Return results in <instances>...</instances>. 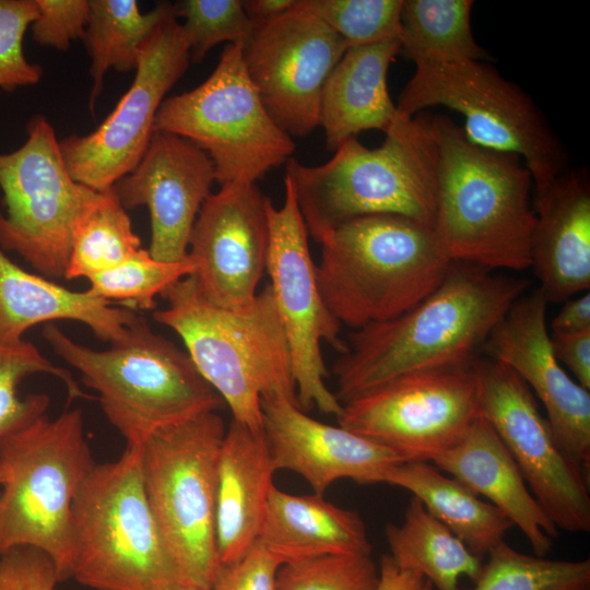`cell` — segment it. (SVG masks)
Masks as SVG:
<instances>
[{
  "mask_svg": "<svg viewBox=\"0 0 590 590\" xmlns=\"http://www.w3.org/2000/svg\"><path fill=\"white\" fill-rule=\"evenodd\" d=\"M529 282L452 261L427 297L389 320L354 330L333 364L341 403L398 376L472 365Z\"/></svg>",
  "mask_w": 590,
  "mask_h": 590,
  "instance_id": "obj_1",
  "label": "cell"
},
{
  "mask_svg": "<svg viewBox=\"0 0 590 590\" xmlns=\"http://www.w3.org/2000/svg\"><path fill=\"white\" fill-rule=\"evenodd\" d=\"M430 120L437 150L434 232L446 255L492 271L531 268L536 212L526 164L471 142L448 117Z\"/></svg>",
  "mask_w": 590,
  "mask_h": 590,
  "instance_id": "obj_2",
  "label": "cell"
},
{
  "mask_svg": "<svg viewBox=\"0 0 590 590\" xmlns=\"http://www.w3.org/2000/svg\"><path fill=\"white\" fill-rule=\"evenodd\" d=\"M385 134L376 149L351 138L321 165L292 157L285 163L317 243L341 224L373 214H398L434 228L437 150L430 114L402 116Z\"/></svg>",
  "mask_w": 590,
  "mask_h": 590,
  "instance_id": "obj_3",
  "label": "cell"
},
{
  "mask_svg": "<svg viewBox=\"0 0 590 590\" xmlns=\"http://www.w3.org/2000/svg\"><path fill=\"white\" fill-rule=\"evenodd\" d=\"M161 296L167 306L154 310V320L182 340L196 368L228 405L234 421L262 430V397H283L297 404L288 344L270 284L243 309L210 303L192 274Z\"/></svg>",
  "mask_w": 590,
  "mask_h": 590,
  "instance_id": "obj_4",
  "label": "cell"
},
{
  "mask_svg": "<svg viewBox=\"0 0 590 590\" xmlns=\"http://www.w3.org/2000/svg\"><path fill=\"white\" fill-rule=\"evenodd\" d=\"M320 245L321 297L353 331L415 306L439 286L452 262L433 227L398 214L350 220Z\"/></svg>",
  "mask_w": 590,
  "mask_h": 590,
  "instance_id": "obj_5",
  "label": "cell"
},
{
  "mask_svg": "<svg viewBox=\"0 0 590 590\" xmlns=\"http://www.w3.org/2000/svg\"><path fill=\"white\" fill-rule=\"evenodd\" d=\"M43 335L98 393L126 447H139L153 433L224 404L188 353L152 331L144 317L138 316L121 339L102 351L74 342L54 323L45 326Z\"/></svg>",
  "mask_w": 590,
  "mask_h": 590,
  "instance_id": "obj_6",
  "label": "cell"
},
{
  "mask_svg": "<svg viewBox=\"0 0 590 590\" xmlns=\"http://www.w3.org/2000/svg\"><path fill=\"white\" fill-rule=\"evenodd\" d=\"M80 409L42 415L0 439V556L30 546L71 578L72 505L95 465Z\"/></svg>",
  "mask_w": 590,
  "mask_h": 590,
  "instance_id": "obj_7",
  "label": "cell"
},
{
  "mask_svg": "<svg viewBox=\"0 0 590 590\" xmlns=\"http://www.w3.org/2000/svg\"><path fill=\"white\" fill-rule=\"evenodd\" d=\"M71 578L94 590H170L180 580L144 489L141 451L95 464L72 505Z\"/></svg>",
  "mask_w": 590,
  "mask_h": 590,
  "instance_id": "obj_8",
  "label": "cell"
},
{
  "mask_svg": "<svg viewBox=\"0 0 590 590\" xmlns=\"http://www.w3.org/2000/svg\"><path fill=\"white\" fill-rule=\"evenodd\" d=\"M226 428L206 412L150 435L140 446L144 489L181 581L211 589L217 459Z\"/></svg>",
  "mask_w": 590,
  "mask_h": 590,
  "instance_id": "obj_9",
  "label": "cell"
},
{
  "mask_svg": "<svg viewBox=\"0 0 590 590\" xmlns=\"http://www.w3.org/2000/svg\"><path fill=\"white\" fill-rule=\"evenodd\" d=\"M437 105L463 116L471 142L519 156L532 175L534 198L567 170V152L543 111L489 63H416L397 108L412 117Z\"/></svg>",
  "mask_w": 590,
  "mask_h": 590,
  "instance_id": "obj_10",
  "label": "cell"
},
{
  "mask_svg": "<svg viewBox=\"0 0 590 590\" xmlns=\"http://www.w3.org/2000/svg\"><path fill=\"white\" fill-rule=\"evenodd\" d=\"M243 43L227 44L210 76L165 98L154 130L182 137L211 158L215 181L249 182L285 164L295 143L268 114L243 59Z\"/></svg>",
  "mask_w": 590,
  "mask_h": 590,
  "instance_id": "obj_11",
  "label": "cell"
},
{
  "mask_svg": "<svg viewBox=\"0 0 590 590\" xmlns=\"http://www.w3.org/2000/svg\"><path fill=\"white\" fill-rule=\"evenodd\" d=\"M26 132L19 149L0 153V248L40 275L61 279L74 225L97 191L73 179L45 117L31 118Z\"/></svg>",
  "mask_w": 590,
  "mask_h": 590,
  "instance_id": "obj_12",
  "label": "cell"
},
{
  "mask_svg": "<svg viewBox=\"0 0 590 590\" xmlns=\"http://www.w3.org/2000/svg\"><path fill=\"white\" fill-rule=\"evenodd\" d=\"M480 417L474 363L409 373L342 403L338 424L404 461H428L455 446Z\"/></svg>",
  "mask_w": 590,
  "mask_h": 590,
  "instance_id": "obj_13",
  "label": "cell"
},
{
  "mask_svg": "<svg viewBox=\"0 0 590 590\" xmlns=\"http://www.w3.org/2000/svg\"><path fill=\"white\" fill-rule=\"evenodd\" d=\"M284 186L283 204L276 208L271 199L268 203L270 286L288 344L298 406L304 412L316 406L338 417L342 403L326 385L329 371L321 343L342 354L346 341L340 337L341 323L321 297L308 232L286 176Z\"/></svg>",
  "mask_w": 590,
  "mask_h": 590,
  "instance_id": "obj_14",
  "label": "cell"
},
{
  "mask_svg": "<svg viewBox=\"0 0 590 590\" xmlns=\"http://www.w3.org/2000/svg\"><path fill=\"white\" fill-rule=\"evenodd\" d=\"M190 62V47L172 4L144 43L134 79L114 110L91 133L59 141L75 181L103 191L137 166L153 137L166 93Z\"/></svg>",
  "mask_w": 590,
  "mask_h": 590,
  "instance_id": "obj_15",
  "label": "cell"
},
{
  "mask_svg": "<svg viewBox=\"0 0 590 590\" xmlns=\"http://www.w3.org/2000/svg\"><path fill=\"white\" fill-rule=\"evenodd\" d=\"M480 416L500 437L531 494L558 530L590 531L585 470L556 444L535 397L522 379L492 358L474 362Z\"/></svg>",
  "mask_w": 590,
  "mask_h": 590,
  "instance_id": "obj_16",
  "label": "cell"
},
{
  "mask_svg": "<svg viewBox=\"0 0 590 590\" xmlns=\"http://www.w3.org/2000/svg\"><path fill=\"white\" fill-rule=\"evenodd\" d=\"M346 42L298 5L255 30L243 45L248 76L268 114L290 137L319 127L321 94Z\"/></svg>",
  "mask_w": 590,
  "mask_h": 590,
  "instance_id": "obj_17",
  "label": "cell"
},
{
  "mask_svg": "<svg viewBox=\"0 0 590 590\" xmlns=\"http://www.w3.org/2000/svg\"><path fill=\"white\" fill-rule=\"evenodd\" d=\"M269 200L256 184L229 182L202 204L188 257L197 285L210 303L243 309L255 299L267 271Z\"/></svg>",
  "mask_w": 590,
  "mask_h": 590,
  "instance_id": "obj_18",
  "label": "cell"
},
{
  "mask_svg": "<svg viewBox=\"0 0 590 590\" xmlns=\"http://www.w3.org/2000/svg\"><path fill=\"white\" fill-rule=\"evenodd\" d=\"M547 304L539 286L521 295L492 330L483 352L509 367L542 401L557 446L588 471L590 391L568 376L553 353Z\"/></svg>",
  "mask_w": 590,
  "mask_h": 590,
  "instance_id": "obj_19",
  "label": "cell"
},
{
  "mask_svg": "<svg viewBox=\"0 0 590 590\" xmlns=\"http://www.w3.org/2000/svg\"><path fill=\"white\" fill-rule=\"evenodd\" d=\"M214 181L213 163L202 149L174 133L154 131L137 166L113 190L126 210L148 208L151 256L178 262L188 256L193 224Z\"/></svg>",
  "mask_w": 590,
  "mask_h": 590,
  "instance_id": "obj_20",
  "label": "cell"
},
{
  "mask_svg": "<svg viewBox=\"0 0 590 590\" xmlns=\"http://www.w3.org/2000/svg\"><path fill=\"white\" fill-rule=\"evenodd\" d=\"M260 408L275 471L286 469L302 475L317 495L322 496L341 479L381 483L390 467L405 462L376 441L308 416L286 398L262 397Z\"/></svg>",
  "mask_w": 590,
  "mask_h": 590,
  "instance_id": "obj_21",
  "label": "cell"
},
{
  "mask_svg": "<svg viewBox=\"0 0 590 590\" xmlns=\"http://www.w3.org/2000/svg\"><path fill=\"white\" fill-rule=\"evenodd\" d=\"M536 224L531 268L548 303L590 288V181L585 169L565 170L533 198Z\"/></svg>",
  "mask_w": 590,
  "mask_h": 590,
  "instance_id": "obj_22",
  "label": "cell"
},
{
  "mask_svg": "<svg viewBox=\"0 0 590 590\" xmlns=\"http://www.w3.org/2000/svg\"><path fill=\"white\" fill-rule=\"evenodd\" d=\"M430 462L489 499L529 541L534 555L545 556L559 530L531 494L518 465L492 425L479 417L464 436Z\"/></svg>",
  "mask_w": 590,
  "mask_h": 590,
  "instance_id": "obj_23",
  "label": "cell"
},
{
  "mask_svg": "<svg viewBox=\"0 0 590 590\" xmlns=\"http://www.w3.org/2000/svg\"><path fill=\"white\" fill-rule=\"evenodd\" d=\"M274 472L262 430L233 420L216 470L215 541L221 565L239 559L258 540Z\"/></svg>",
  "mask_w": 590,
  "mask_h": 590,
  "instance_id": "obj_24",
  "label": "cell"
},
{
  "mask_svg": "<svg viewBox=\"0 0 590 590\" xmlns=\"http://www.w3.org/2000/svg\"><path fill=\"white\" fill-rule=\"evenodd\" d=\"M400 40L349 47L327 79L320 101L319 127L327 150L365 130L389 129L404 115L392 102L387 75L400 54Z\"/></svg>",
  "mask_w": 590,
  "mask_h": 590,
  "instance_id": "obj_25",
  "label": "cell"
},
{
  "mask_svg": "<svg viewBox=\"0 0 590 590\" xmlns=\"http://www.w3.org/2000/svg\"><path fill=\"white\" fill-rule=\"evenodd\" d=\"M134 310L114 307L88 290L75 292L30 273L0 248V340H22L31 327L54 320L86 324L105 342L121 339L138 318Z\"/></svg>",
  "mask_w": 590,
  "mask_h": 590,
  "instance_id": "obj_26",
  "label": "cell"
},
{
  "mask_svg": "<svg viewBox=\"0 0 590 590\" xmlns=\"http://www.w3.org/2000/svg\"><path fill=\"white\" fill-rule=\"evenodd\" d=\"M258 541L281 564L330 555H369L366 527L355 510L321 495H293L273 486Z\"/></svg>",
  "mask_w": 590,
  "mask_h": 590,
  "instance_id": "obj_27",
  "label": "cell"
},
{
  "mask_svg": "<svg viewBox=\"0 0 590 590\" xmlns=\"http://www.w3.org/2000/svg\"><path fill=\"white\" fill-rule=\"evenodd\" d=\"M381 483L412 493L425 509L447 527L474 555L482 558L504 541L514 524L494 505L484 502L455 477L428 461L390 467Z\"/></svg>",
  "mask_w": 590,
  "mask_h": 590,
  "instance_id": "obj_28",
  "label": "cell"
},
{
  "mask_svg": "<svg viewBox=\"0 0 590 590\" xmlns=\"http://www.w3.org/2000/svg\"><path fill=\"white\" fill-rule=\"evenodd\" d=\"M385 533L394 563L422 575L438 590H458L462 576L474 583L482 571V558L415 497L410 499L403 522L388 523Z\"/></svg>",
  "mask_w": 590,
  "mask_h": 590,
  "instance_id": "obj_29",
  "label": "cell"
},
{
  "mask_svg": "<svg viewBox=\"0 0 590 590\" xmlns=\"http://www.w3.org/2000/svg\"><path fill=\"white\" fill-rule=\"evenodd\" d=\"M172 3L161 2L143 13L135 0H90V16L83 42L91 59L93 79L88 106L102 93L109 69L135 70L144 43L152 35Z\"/></svg>",
  "mask_w": 590,
  "mask_h": 590,
  "instance_id": "obj_30",
  "label": "cell"
},
{
  "mask_svg": "<svg viewBox=\"0 0 590 590\" xmlns=\"http://www.w3.org/2000/svg\"><path fill=\"white\" fill-rule=\"evenodd\" d=\"M472 0H403L400 54L423 62L485 61L471 30Z\"/></svg>",
  "mask_w": 590,
  "mask_h": 590,
  "instance_id": "obj_31",
  "label": "cell"
},
{
  "mask_svg": "<svg viewBox=\"0 0 590 590\" xmlns=\"http://www.w3.org/2000/svg\"><path fill=\"white\" fill-rule=\"evenodd\" d=\"M141 248V239L113 187L97 191L74 225L64 279H88Z\"/></svg>",
  "mask_w": 590,
  "mask_h": 590,
  "instance_id": "obj_32",
  "label": "cell"
},
{
  "mask_svg": "<svg viewBox=\"0 0 590 590\" xmlns=\"http://www.w3.org/2000/svg\"><path fill=\"white\" fill-rule=\"evenodd\" d=\"M34 374H49L67 387L70 399L91 398L85 394L70 371L54 365L30 341L0 340V439L45 415L50 399L45 393L17 394L22 380Z\"/></svg>",
  "mask_w": 590,
  "mask_h": 590,
  "instance_id": "obj_33",
  "label": "cell"
},
{
  "mask_svg": "<svg viewBox=\"0 0 590 590\" xmlns=\"http://www.w3.org/2000/svg\"><path fill=\"white\" fill-rule=\"evenodd\" d=\"M473 590H589L590 559L523 554L505 541L488 554Z\"/></svg>",
  "mask_w": 590,
  "mask_h": 590,
  "instance_id": "obj_34",
  "label": "cell"
},
{
  "mask_svg": "<svg viewBox=\"0 0 590 590\" xmlns=\"http://www.w3.org/2000/svg\"><path fill=\"white\" fill-rule=\"evenodd\" d=\"M193 273L194 264L188 256L178 262H165L141 248L118 266L88 278L87 290L111 304L118 302L134 311L153 310L157 295Z\"/></svg>",
  "mask_w": 590,
  "mask_h": 590,
  "instance_id": "obj_35",
  "label": "cell"
},
{
  "mask_svg": "<svg viewBox=\"0 0 590 590\" xmlns=\"http://www.w3.org/2000/svg\"><path fill=\"white\" fill-rule=\"evenodd\" d=\"M349 47L400 40L403 0H297Z\"/></svg>",
  "mask_w": 590,
  "mask_h": 590,
  "instance_id": "obj_36",
  "label": "cell"
},
{
  "mask_svg": "<svg viewBox=\"0 0 590 590\" xmlns=\"http://www.w3.org/2000/svg\"><path fill=\"white\" fill-rule=\"evenodd\" d=\"M190 47L192 62L221 43L245 44L256 25L246 14L241 0H182L173 4Z\"/></svg>",
  "mask_w": 590,
  "mask_h": 590,
  "instance_id": "obj_37",
  "label": "cell"
},
{
  "mask_svg": "<svg viewBox=\"0 0 590 590\" xmlns=\"http://www.w3.org/2000/svg\"><path fill=\"white\" fill-rule=\"evenodd\" d=\"M371 555H330L281 565L276 590H378Z\"/></svg>",
  "mask_w": 590,
  "mask_h": 590,
  "instance_id": "obj_38",
  "label": "cell"
},
{
  "mask_svg": "<svg viewBox=\"0 0 590 590\" xmlns=\"http://www.w3.org/2000/svg\"><path fill=\"white\" fill-rule=\"evenodd\" d=\"M37 16L35 0H0V88L34 85L43 69L24 54V35Z\"/></svg>",
  "mask_w": 590,
  "mask_h": 590,
  "instance_id": "obj_39",
  "label": "cell"
},
{
  "mask_svg": "<svg viewBox=\"0 0 590 590\" xmlns=\"http://www.w3.org/2000/svg\"><path fill=\"white\" fill-rule=\"evenodd\" d=\"M37 16L31 25L33 39L42 46L67 50L82 39L90 16V0H35Z\"/></svg>",
  "mask_w": 590,
  "mask_h": 590,
  "instance_id": "obj_40",
  "label": "cell"
},
{
  "mask_svg": "<svg viewBox=\"0 0 590 590\" xmlns=\"http://www.w3.org/2000/svg\"><path fill=\"white\" fill-rule=\"evenodd\" d=\"M281 565L257 540L236 562L220 564L210 590H276Z\"/></svg>",
  "mask_w": 590,
  "mask_h": 590,
  "instance_id": "obj_41",
  "label": "cell"
},
{
  "mask_svg": "<svg viewBox=\"0 0 590 590\" xmlns=\"http://www.w3.org/2000/svg\"><path fill=\"white\" fill-rule=\"evenodd\" d=\"M52 559L43 551L21 546L0 556V590H58Z\"/></svg>",
  "mask_w": 590,
  "mask_h": 590,
  "instance_id": "obj_42",
  "label": "cell"
},
{
  "mask_svg": "<svg viewBox=\"0 0 590 590\" xmlns=\"http://www.w3.org/2000/svg\"><path fill=\"white\" fill-rule=\"evenodd\" d=\"M552 350L559 363L574 375L577 384L590 391V330L550 332Z\"/></svg>",
  "mask_w": 590,
  "mask_h": 590,
  "instance_id": "obj_43",
  "label": "cell"
},
{
  "mask_svg": "<svg viewBox=\"0 0 590 590\" xmlns=\"http://www.w3.org/2000/svg\"><path fill=\"white\" fill-rule=\"evenodd\" d=\"M550 332L571 333L590 330V293L565 300L551 322Z\"/></svg>",
  "mask_w": 590,
  "mask_h": 590,
  "instance_id": "obj_44",
  "label": "cell"
},
{
  "mask_svg": "<svg viewBox=\"0 0 590 590\" xmlns=\"http://www.w3.org/2000/svg\"><path fill=\"white\" fill-rule=\"evenodd\" d=\"M378 590H434V587L422 575L400 568L388 554L380 560Z\"/></svg>",
  "mask_w": 590,
  "mask_h": 590,
  "instance_id": "obj_45",
  "label": "cell"
},
{
  "mask_svg": "<svg viewBox=\"0 0 590 590\" xmlns=\"http://www.w3.org/2000/svg\"><path fill=\"white\" fill-rule=\"evenodd\" d=\"M296 4V0H245L243 7L251 20L259 27L282 14L292 10Z\"/></svg>",
  "mask_w": 590,
  "mask_h": 590,
  "instance_id": "obj_46",
  "label": "cell"
},
{
  "mask_svg": "<svg viewBox=\"0 0 590 590\" xmlns=\"http://www.w3.org/2000/svg\"><path fill=\"white\" fill-rule=\"evenodd\" d=\"M170 590H210V589L203 588L194 583L179 581Z\"/></svg>",
  "mask_w": 590,
  "mask_h": 590,
  "instance_id": "obj_47",
  "label": "cell"
},
{
  "mask_svg": "<svg viewBox=\"0 0 590 590\" xmlns=\"http://www.w3.org/2000/svg\"><path fill=\"white\" fill-rule=\"evenodd\" d=\"M1 480H2V470H1V465H0V483H1Z\"/></svg>",
  "mask_w": 590,
  "mask_h": 590,
  "instance_id": "obj_48",
  "label": "cell"
}]
</instances>
